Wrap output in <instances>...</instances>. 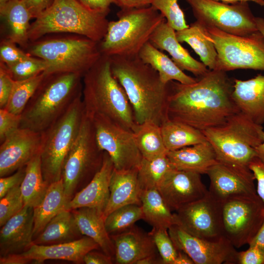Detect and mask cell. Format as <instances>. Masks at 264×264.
Instances as JSON below:
<instances>
[{
	"mask_svg": "<svg viewBox=\"0 0 264 264\" xmlns=\"http://www.w3.org/2000/svg\"><path fill=\"white\" fill-rule=\"evenodd\" d=\"M149 234L163 260V264H173L177 254V250L169 235L168 229L153 227Z\"/></svg>",
	"mask_w": 264,
	"mask_h": 264,
	"instance_id": "obj_43",
	"label": "cell"
},
{
	"mask_svg": "<svg viewBox=\"0 0 264 264\" xmlns=\"http://www.w3.org/2000/svg\"><path fill=\"white\" fill-rule=\"evenodd\" d=\"M29 55L19 49L16 44L8 39L1 42L0 45V61L10 66L28 57Z\"/></svg>",
	"mask_w": 264,
	"mask_h": 264,
	"instance_id": "obj_46",
	"label": "cell"
},
{
	"mask_svg": "<svg viewBox=\"0 0 264 264\" xmlns=\"http://www.w3.org/2000/svg\"><path fill=\"white\" fill-rule=\"evenodd\" d=\"M66 204L63 179L50 184L42 202L33 208V240L52 218L66 209Z\"/></svg>",
	"mask_w": 264,
	"mask_h": 264,
	"instance_id": "obj_31",
	"label": "cell"
},
{
	"mask_svg": "<svg viewBox=\"0 0 264 264\" xmlns=\"http://www.w3.org/2000/svg\"><path fill=\"white\" fill-rule=\"evenodd\" d=\"M82 78L75 73L45 74L21 114L20 128L47 130L82 94Z\"/></svg>",
	"mask_w": 264,
	"mask_h": 264,
	"instance_id": "obj_4",
	"label": "cell"
},
{
	"mask_svg": "<svg viewBox=\"0 0 264 264\" xmlns=\"http://www.w3.org/2000/svg\"><path fill=\"white\" fill-rule=\"evenodd\" d=\"M171 210H177L204 197L208 190L200 174L173 168L157 189Z\"/></svg>",
	"mask_w": 264,
	"mask_h": 264,
	"instance_id": "obj_19",
	"label": "cell"
},
{
	"mask_svg": "<svg viewBox=\"0 0 264 264\" xmlns=\"http://www.w3.org/2000/svg\"><path fill=\"white\" fill-rule=\"evenodd\" d=\"M138 57L145 64L156 70L162 82L167 84L175 81L184 84L195 83L198 78L187 75L167 55L155 47L150 42L140 51Z\"/></svg>",
	"mask_w": 264,
	"mask_h": 264,
	"instance_id": "obj_30",
	"label": "cell"
},
{
	"mask_svg": "<svg viewBox=\"0 0 264 264\" xmlns=\"http://www.w3.org/2000/svg\"><path fill=\"white\" fill-rule=\"evenodd\" d=\"M213 146L217 161L240 169L248 170L257 157L255 148L264 140L262 125L239 111L223 124L201 131Z\"/></svg>",
	"mask_w": 264,
	"mask_h": 264,
	"instance_id": "obj_6",
	"label": "cell"
},
{
	"mask_svg": "<svg viewBox=\"0 0 264 264\" xmlns=\"http://www.w3.org/2000/svg\"><path fill=\"white\" fill-rule=\"evenodd\" d=\"M110 236L114 246L116 264H136L146 257L159 254L149 233L135 225L123 232Z\"/></svg>",
	"mask_w": 264,
	"mask_h": 264,
	"instance_id": "obj_23",
	"label": "cell"
},
{
	"mask_svg": "<svg viewBox=\"0 0 264 264\" xmlns=\"http://www.w3.org/2000/svg\"><path fill=\"white\" fill-rule=\"evenodd\" d=\"M248 245L256 246L264 251V219L256 235Z\"/></svg>",
	"mask_w": 264,
	"mask_h": 264,
	"instance_id": "obj_55",
	"label": "cell"
},
{
	"mask_svg": "<svg viewBox=\"0 0 264 264\" xmlns=\"http://www.w3.org/2000/svg\"><path fill=\"white\" fill-rule=\"evenodd\" d=\"M25 174V166L19 169L11 175L0 177V198L13 188L21 185Z\"/></svg>",
	"mask_w": 264,
	"mask_h": 264,
	"instance_id": "obj_48",
	"label": "cell"
},
{
	"mask_svg": "<svg viewBox=\"0 0 264 264\" xmlns=\"http://www.w3.org/2000/svg\"><path fill=\"white\" fill-rule=\"evenodd\" d=\"M226 3H235L239 1H252L260 6H264V0H217Z\"/></svg>",
	"mask_w": 264,
	"mask_h": 264,
	"instance_id": "obj_59",
	"label": "cell"
},
{
	"mask_svg": "<svg viewBox=\"0 0 264 264\" xmlns=\"http://www.w3.org/2000/svg\"><path fill=\"white\" fill-rule=\"evenodd\" d=\"M257 157L264 163V140L255 148Z\"/></svg>",
	"mask_w": 264,
	"mask_h": 264,
	"instance_id": "obj_58",
	"label": "cell"
},
{
	"mask_svg": "<svg viewBox=\"0 0 264 264\" xmlns=\"http://www.w3.org/2000/svg\"><path fill=\"white\" fill-rule=\"evenodd\" d=\"M43 132L19 128L0 146V177L6 176L25 167L40 154Z\"/></svg>",
	"mask_w": 264,
	"mask_h": 264,
	"instance_id": "obj_18",
	"label": "cell"
},
{
	"mask_svg": "<svg viewBox=\"0 0 264 264\" xmlns=\"http://www.w3.org/2000/svg\"><path fill=\"white\" fill-rule=\"evenodd\" d=\"M152 0H114L121 9L140 8L151 5Z\"/></svg>",
	"mask_w": 264,
	"mask_h": 264,
	"instance_id": "obj_54",
	"label": "cell"
},
{
	"mask_svg": "<svg viewBox=\"0 0 264 264\" xmlns=\"http://www.w3.org/2000/svg\"><path fill=\"white\" fill-rule=\"evenodd\" d=\"M160 128L168 152L207 140L201 131L183 123L167 120L162 124Z\"/></svg>",
	"mask_w": 264,
	"mask_h": 264,
	"instance_id": "obj_35",
	"label": "cell"
},
{
	"mask_svg": "<svg viewBox=\"0 0 264 264\" xmlns=\"http://www.w3.org/2000/svg\"><path fill=\"white\" fill-rule=\"evenodd\" d=\"M104 155V152L96 140L93 122L85 113L77 137L62 169L61 178L67 203L74 197L78 187L86 186L99 171Z\"/></svg>",
	"mask_w": 264,
	"mask_h": 264,
	"instance_id": "obj_10",
	"label": "cell"
},
{
	"mask_svg": "<svg viewBox=\"0 0 264 264\" xmlns=\"http://www.w3.org/2000/svg\"><path fill=\"white\" fill-rule=\"evenodd\" d=\"M48 186L43 177L39 154L25 166V176L20 185L24 206L33 208L37 206L44 199Z\"/></svg>",
	"mask_w": 264,
	"mask_h": 264,
	"instance_id": "obj_36",
	"label": "cell"
},
{
	"mask_svg": "<svg viewBox=\"0 0 264 264\" xmlns=\"http://www.w3.org/2000/svg\"><path fill=\"white\" fill-rule=\"evenodd\" d=\"M150 42L157 48L167 51L172 60L182 70L191 72L197 77L205 74L209 69L202 62L194 59L177 40L176 31L162 22L152 34Z\"/></svg>",
	"mask_w": 264,
	"mask_h": 264,
	"instance_id": "obj_24",
	"label": "cell"
},
{
	"mask_svg": "<svg viewBox=\"0 0 264 264\" xmlns=\"http://www.w3.org/2000/svg\"><path fill=\"white\" fill-rule=\"evenodd\" d=\"M21 115L0 109V143L20 128Z\"/></svg>",
	"mask_w": 264,
	"mask_h": 264,
	"instance_id": "obj_45",
	"label": "cell"
},
{
	"mask_svg": "<svg viewBox=\"0 0 264 264\" xmlns=\"http://www.w3.org/2000/svg\"><path fill=\"white\" fill-rule=\"evenodd\" d=\"M82 101L88 117L101 115L133 132L136 125L132 107L113 75L110 57L102 55L83 77Z\"/></svg>",
	"mask_w": 264,
	"mask_h": 264,
	"instance_id": "obj_3",
	"label": "cell"
},
{
	"mask_svg": "<svg viewBox=\"0 0 264 264\" xmlns=\"http://www.w3.org/2000/svg\"><path fill=\"white\" fill-rule=\"evenodd\" d=\"M249 168L257 181V194L264 204V163L256 157L250 162Z\"/></svg>",
	"mask_w": 264,
	"mask_h": 264,
	"instance_id": "obj_50",
	"label": "cell"
},
{
	"mask_svg": "<svg viewBox=\"0 0 264 264\" xmlns=\"http://www.w3.org/2000/svg\"><path fill=\"white\" fill-rule=\"evenodd\" d=\"M7 66L14 80L19 81L44 72L47 68V64L44 60L30 55L17 63Z\"/></svg>",
	"mask_w": 264,
	"mask_h": 264,
	"instance_id": "obj_42",
	"label": "cell"
},
{
	"mask_svg": "<svg viewBox=\"0 0 264 264\" xmlns=\"http://www.w3.org/2000/svg\"><path fill=\"white\" fill-rule=\"evenodd\" d=\"M110 58L112 73L128 96L136 123L151 121L160 126L167 120L168 84L138 56Z\"/></svg>",
	"mask_w": 264,
	"mask_h": 264,
	"instance_id": "obj_2",
	"label": "cell"
},
{
	"mask_svg": "<svg viewBox=\"0 0 264 264\" xmlns=\"http://www.w3.org/2000/svg\"><path fill=\"white\" fill-rule=\"evenodd\" d=\"M151 5L163 15L167 22L175 31L189 26L184 13L178 4V0H152Z\"/></svg>",
	"mask_w": 264,
	"mask_h": 264,
	"instance_id": "obj_41",
	"label": "cell"
},
{
	"mask_svg": "<svg viewBox=\"0 0 264 264\" xmlns=\"http://www.w3.org/2000/svg\"><path fill=\"white\" fill-rule=\"evenodd\" d=\"M82 235L72 211L65 209L51 220L33 243L44 245L66 243L77 240Z\"/></svg>",
	"mask_w": 264,
	"mask_h": 264,
	"instance_id": "obj_29",
	"label": "cell"
},
{
	"mask_svg": "<svg viewBox=\"0 0 264 264\" xmlns=\"http://www.w3.org/2000/svg\"><path fill=\"white\" fill-rule=\"evenodd\" d=\"M114 169L111 157L104 152L101 169L83 188L75 194L67 203L66 209L72 210L87 207L104 213L109 198L110 183Z\"/></svg>",
	"mask_w": 264,
	"mask_h": 264,
	"instance_id": "obj_22",
	"label": "cell"
},
{
	"mask_svg": "<svg viewBox=\"0 0 264 264\" xmlns=\"http://www.w3.org/2000/svg\"><path fill=\"white\" fill-rule=\"evenodd\" d=\"M138 169L120 171L114 169L110 183V196L103 214L105 218L122 206L141 205V190L137 178Z\"/></svg>",
	"mask_w": 264,
	"mask_h": 264,
	"instance_id": "obj_26",
	"label": "cell"
},
{
	"mask_svg": "<svg viewBox=\"0 0 264 264\" xmlns=\"http://www.w3.org/2000/svg\"><path fill=\"white\" fill-rule=\"evenodd\" d=\"M136 264H163V262L159 254H156L139 260Z\"/></svg>",
	"mask_w": 264,
	"mask_h": 264,
	"instance_id": "obj_56",
	"label": "cell"
},
{
	"mask_svg": "<svg viewBox=\"0 0 264 264\" xmlns=\"http://www.w3.org/2000/svg\"><path fill=\"white\" fill-rule=\"evenodd\" d=\"M84 6L91 10L108 15L110 6L114 4V0H77Z\"/></svg>",
	"mask_w": 264,
	"mask_h": 264,
	"instance_id": "obj_51",
	"label": "cell"
},
{
	"mask_svg": "<svg viewBox=\"0 0 264 264\" xmlns=\"http://www.w3.org/2000/svg\"><path fill=\"white\" fill-rule=\"evenodd\" d=\"M233 100L239 110L254 123H264V75L253 78L234 79Z\"/></svg>",
	"mask_w": 264,
	"mask_h": 264,
	"instance_id": "obj_25",
	"label": "cell"
},
{
	"mask_svg": "<svg viewBox=\"0 0 264 264\" xmlns=\"http://www.w3.org/2000/svg\"><path fill=\"white\" fill-rule=\"evenodd\" d=\"M173 264H195V263L186 253L177 250V254Z\"/></svg>",
	"mask_w": 264,
	"mask_h": 264,
	"instance_id": "obj_57",
	"label": "cell"
},
{
	"mask_svg": "<svg viewBox=\"0 0 264 264\" xmlns=\"http://www.w3.org/2000/svg\"><path fill=\"white\" fill-rule=\"evenodd\" d=\"M0 199V226L1 227L24 206L20 185L9 191Z\"/></svg>",
	"mask_w": 264,
	"mask_h": 264,
	"instance_id": "obj_44",
	"label": "cell"
},
{
	"mask_svg": "<svg viewBox=\"0 0 264 264\" xmlns=\"http://www.w3.org/2000/svg\"><path fill=\"white\" fill-rule=\"evenodd\" d=\"M0 14L8 26V39L16 44L26 46L29 41L30 21L33 18L26 5L20 0H9L0 8Z\"/></svg>",
	"mask_w": 264,
	"mask_h": 264,
	"instance_id": "obj_33",
	"label": "cell"
},
{
	"mask_svg": "<svg viewBox=\"0 0 264 264\" xmlns=\"http://www.w3.org/2000/svg\"><path fill=\"white\" fill-rule=\"evenodd\" d=\"M99 248L96 242L85 236L66 243L48 245L33 243L22 253L0 257V264H25L32 262L38 264L48 260H65L82 264L87 253Z\"/></svg>",
	"mask_w": 264,
	"mask_h": 264,
	"instance_id": "obj_17",
	"label": "cell"
},
{
	"mask_svg": "<svg viewBox=\"0 0 264 264\" xmlns=\"http://www.w3.org/2000/svg\"><path fill=\"white\" fill-rule=\"evenodd\" d=\"M205 27L217 52L214 70L264 71V36L259 30L246 36H238L215 27Z\"/></svg>",
	"mask_w": 264,
	"mask_h": 264,
	"instance_id": "obj_11",
	"label": "cell"
},
{
	"mask_svg": "<svg viewBox=\"0 0 264 264\" xmlns=\"http://www.w3.org/2000/svg\"><path fill=\"white\" fill-rule=\"evenodd\" d=\"M84 114L82 94L43 132L40 159L43 177L48 185L61 179L65 159L77 137Z\"/></svg>",
	"mask_w": 264,
	"mask_h": 264,
	"instance_id": "obj_9",
	"label": "cell"
},
{
	"mask_svg": "<svg viewBox=\"0 0 264 264\" xmlns=\"http://www.w3.org/2000/svg\"><path fill=\"white\" fill-rule=\"evenodd\" d=\"M133 133L143 158L152 159L167 155L168 151L159 125L151 121L136 124Z\"/></svg>",
	"mask_w": 264,
	"mask_h": 264,
	"instance_id": "obj_37",
	"label": "cell"
},
{
	"mask_svg": "<svg viewBox=\"0 0 264 264\" xmlns=\"http://www.w3.org/2000/svg\"><path fill=\"white\" fill-rule=\"evenodd\" d=\"M167 156L173 167L176 170L206 174L218 162L215 150L208 141L169 151Z\"/></svg>",
	"mask_w": 264,
	"mask_h": 264,
	"instance_id": "obj_27",
	"label": "cell"
},
{
	"mask_svg": "<svg viewBox=\"0 0 264 264\" xmlns=\"http://www.w3.org/2000/svg\"><path fill=\"white\" fill-rule=\"evenodd\" d=\"M33 42L29 54L45 61L47 75L75 73L83 77L102 55L99 43L83 36Z\"/></svg>",
	"mask_w": 264,
	"mask_h": 264,
	"instance_id": "obj_8",
	"label": "cell"
},
{
	"mask_svg": "<svg viewBox=\"0 0 264 264\" xmlns=\"http://www.w3.org/2000/svg\"><path fill=\"white\" fill-rule=\"evenodd\" d=\"M222 234L235 248L249 244L264 219V204L257 195H242L221 201Z\"/></svg>",
	"mask_w": 264,
	"mask_h": 264,
	"instance_id": "obj_12",
	"label": "cell"
},
{
	"mask_svg": "<svg viewBox=\"0 0 264 264\" xmlns=\"http://www.w3.org/2000/svg\"><path fill=\"white\" fill-rule=\"evenodd\" d=\"M238 264H264V251L259 248L249 246L243 251L238 252Z\"/></svg>",
	"mask_w": 264,
	"mask_h": 264,
	"instance_id": "obj_49",
	"label": "cell"
},
{
	"mask_svg": "<svg viewBox=\"0 0 264 264\" xmlns=\"http://www.w3.org/2000/svg\"><path fill=\"white\" fill-rule=\"evenodd\" d=\"M193 84L168 83L167 120L200 131L224 124L239 112L232 96L234 80L226 72L210 70Z\"/></svg>",
	"mask_w": 264,
	"mask_h": 264,
	"instance_id": "obj_1",
	"label": "cell"
},
{
	"mask_svg": "<svg viewBox=\"0 0 264 264\" xmlns=\"http://www.w3.org/2000/svg\"><path fill=\"white\" fill-rule=\"evenodd\" d=\"M206 174L210 180L209 193L220 201L235 196L257 194L255 178L250 169L235 168L218 162Z\"/></svg>",
	"mask_w": 264,
	"mask_h": 264,
	"instance_id": "obj_20",
	"label": "cell"
},
{
	"mask_svg": "<svg viewBox=\"0 0 264 264\" xmlns=\"http://www.w3.org/2000/svg\"><path fill=\"white\" fill-rule=\"evenodd\" d=\"M176 223L196 237L216 241L223 237L221 201L208 194L202 198L177 210Z\"/></svg>",
	"mask_w": 264,
	"mask_h": 264,
	"instance_id": "obj_15",
	"label": "cell"
},
{
	"mask_svg": "<svg viewBox=\"0 0 264 264\" xmlns=\"http://www.w3.org/2000/svg\"><path fill=\"white\" fill-rule=\"evenodd\" d=\"M118 19L109 22L106 33L99 43L102 55L137 56L157 27L165 20L153 6L121 9Z\"/></svg>",
	"mask_w": 264,
	"mask_h": 264,
	"instance_id": "obj_7",
	"label": "cell"
},
{
	"mask_svg": "<svg viewBox=\"0 0 264 264\" xmlns=\"http://www.w3.org/2000/svg\"><path fill=\"white\" fill-rule=\"evenodd\" d=\"M15 81L7 66L0 62V109H5L12 90Z\"/></svg>",
	"mask_w": 264,
	"mask_h": 264,
	"instance_id": "obj_47",
	"label": "cell"
},
{
	"mask_svg": "<svg viewBox=\"0 0 264 264\" xmlns=\"http://www.w3.org/2000/svg\"><path fill=\"white\" fill-rule=\"evenodd\" d=\"M22 1L30 11L32 18H35L47 8L54 0H20Z\"/></svg>",
	"mask_w": 264,
	"mask_h": 264,
	"instance_id": "obj_53",
	"label": "cell"
},
{
	"mask_svg": "<svg viewBox=\"0 0 264 264\" xmlns=\"http://www.w3.org/2000/svg\"><path fill=\"white\" fill-rule=\"evenodd\" d=\"M255 20L258 30L264 36V18L256 17Z\"/></svg>",
	"mask_w": 264,
	"mask_h": 264,
	"instance_id": "obj_60",
	"label": "cell"
},
{
	"mask_svg": "<svg viewBox=\"0 0 264 264\" xmlns=\"http://www.w3.org/2000/svg\"><path fill=\"white\" fill-rule=\"evenodd\" d=\"M89 117L94 127L98 146L110 156L114 169L120 171L138 169L143 157L133 132L103 115Z\"/></svg>",
	"mask_w": 264,
	"mask_h": 264,
	"instance_id": "obj_14",
	"label": "cell"
},
{
	"mask_svg": "<svg viewBox=\"0 0 264 264\" xmlns=\"http://www.w3.org/2000/svg\"><path fill=\"white\" fill-rule=\"evenodd\" d=\"M93 250L87 253L84 257V263L86 264H111L114 259L110 256Z\"/></svg>",
	"mask_w": 264,
	"mask_h": 264,
	"instance_id": "obj_52",
	"label": "cell"
},
{
	"mask_svg": "<svg viewBox=\"0 0 264 264\" xmlns=\"http://www.w3.org/2000/svg\"><path fill=\"white\" fill-rule=\"evenodd\" d=\"M176 35L179 42L186 43L191 47L209 69H215L217 52L204 25L196 21L188 27L176 31Z\"/></svg>",
	"mask_w": 264,
	"mask_h": 264,
	"instance_id": "obj_32",
	"label": "cell"
},
{
	"mask_svg": "<svg viewBox=\"0 0 264 264\" xmlns=\"http://www.w3.org/2000/svg\"><path fill=\"white\" fill-rule=\"evenodd\" d=\"M168 232L176 249L186 253L195 264H237L238 252L224 237L216 241L200 238L177 225Z\"/></svg>",
	"mask_w": 264,
	"mask_h": 264,
	"instance_id": "obj_16",
	"label": "cell"
},
{
	"mask_svg": "<svg viewBox=\"0 0 264 264\" xmlns=\"http://www.w3.org/2000/svg\"><path fill=\"white\" fill-rule=\"evenodd\" d=\"M196 21L228 34L246 36L258 31L247 1L226 3L217 0H185Z\"/></svg>",
	"mask_w": 264,
	"mask_h": 264,
	"instance_id": "obj_13",
	"label": "cell"
},
{
	"mask_svg": "<svg viewBox=\"0 0 264 264\" xmlns=\"http://www.w3.org/2000/svg\"><path fill=\"white\" fill-rule=\"evenodd\" d=\"M174 168L167 155L152 159L143 158L138 170V181L142 191L158 189Z\"/></svg>",
	"mask_w": 264,
	"mask_h": 264,
	"instance_id": "obj_38",
	"label": "cell"
},
{
	"mask_svg": "<svg viewBox=\"0 0 264 264\" xmlns=\"http://www.w3.org/2000/svg\"><path fill=\"white\" fill-rule=\"evenodd\" d=\"M45 76V74L42 72L27 79L15 81L5 109L14 114L21 115Z\"/></svg>",
	"mask_w": 264,
	"mask_h": 264,
	"instance_id": "obj_39",
	"label": "cell"
},
{
	"mask_svg": "<svg viewBox=\"0 0 264 264\" xmlns=\"http://www.w3.org/2000/svg\"><path fill=\"white\" fill-rule=\"evenodd\" d=\"M144 216L141 205L132 204L116 209L105 219L107 230L110 235L123 232L133 226Z\"/></svg>",
	"mask_w": 264,
	"mask_h": 264,
	"instance_id": "obj_40",
	"label": "cell"
},
{
	"mask_svg": "<svg viewBox=\"0 0 264 264\" xmlns=\"http://www.w3.org/2000/svg\"><path fill=\"white\" fill-rule=\"evenodd\" d=\"M140 200L143 220L153 227L168 229L176 224L175 214L172 213L157 189L142 191Z\"/></svg>",
	"mask_w": 264,
	"mask_h": 264,
	"instance_id": "obj_34",
	"label": "cell"
},
{
	"mask_svg": "<svg viewBox=\"0 0 264 264\" xmlns=\"http://www.w3.org/2000/svg\"><path fill=\"white\" fill-rule=\"evenodd\" d=\"M33 208L24 206L1 226L0 257L20 254L33 243Z\"/></svg>",
	"mask_w": 264,
	"mask_h": 264,
	"instance_id": "obj_21",
	"label": "cell"
},
{
	"mask_svg": "<svg viewBox=\"0 0 264 264\" xmlns=\"http://www.w3.org/2000/svg\"><path fill=\"white\" fill-rule=\"evenodd\" d=\"M71 211L81 234L92 239L103 253L114 260V246L107 230L103 213L95 208L87 207Z\"/></svg>",
	"mask_w": 264,
	"mask_h": 264,
	"instance_id": "obj_28",
	"label": "cell"
},
{
	"mask_svg": "<svg viewBox=\"0 0 264 264\" xmlns=\"http://www.w3.org/2000/svg\"><path fill=\"white\" fill-rule=\"evenodd\" d=\"M9 0H0V8L3 7Z\"/></svg>",
	"mask_w": 264,
	"mask_h": 264,
	"instance_id": "obj_61",
	"label": "cell"
},
{
	"mask_svg": "<svg viewBox=\"0 0 264 264\" xmlns=\"http://www.w3.org/2000/svg\"><path fill=\"white\" fill-rule=\"evenodd\" d=\"M107 16L77 0H54L31 23L29 41L33 42L51 33H69L99 43L107 32Z\"/></svg>",
	"mask_w": 264,
	"mask_h": 264,
	"instance_id": "obj_5",
	"label": "cell"
}]
</instances>
